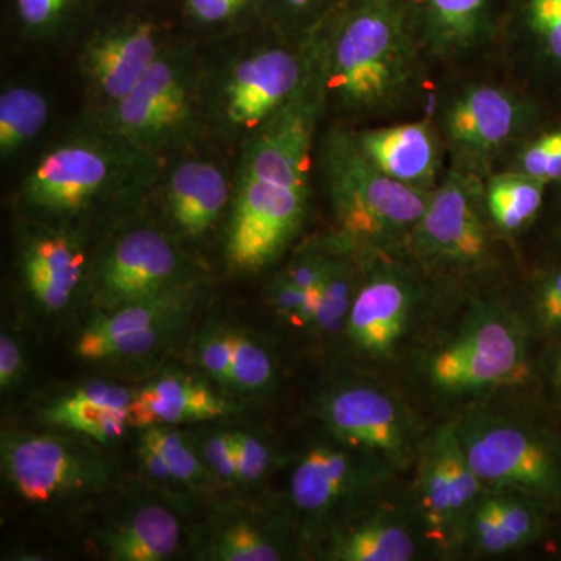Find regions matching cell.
<instances>
[{
  "label": "cell",
  "mask_w": 561,
  "mask_h": 561,
  "mask_svg": "<svg viewBox=\"0 0 561 561\" xmlns=\"http://www.w3.org/2000/svg\"><path fill=\"white\" fill-rule=\"evenodd\" d=\"M327 114L317 50L311 72L297 94L236 151L224 242L231 272L264 271L301 231L311 203L319 128Z\"/></svg>",
  "instance_id": "cell-1"
},
{
  "label": "cell",
  "mask_w": 561,
  "mask_h": 561,
  "mask_svg": "<svg viewBox=\"0 0 561 561\" xmlns=\"http://www.w3.org/2000/svg\"><path fill=\"white\" fill-rule=\"evenodd\" d=\"M328 113L382 116L411 98L421 49L405 0H342L316 32Z\"/></svg>",
  "instance_id": "cell-2"
},
{
  "label": "cell",
  "mask_w": 561,
  "mask_h": 561,
  "mask_svg": "<svg viewBox=\"0 0 561 561\" xmlns=\"http://www.w3.org/2000/svg\"><path fill=\"white\" fill-rule=\"evenodd\" d=\"M164 162L84 116L24 173L18 202L33 219L84 230L92 216L146 203Z\"/></svg>",
  "instance_id": "cell-3"
},
{
  "label": "cell",
  "mask_w": 561,
  "mask_h": 561,
  "mask_svg": "<svg viewBox=\"0 0 561 561\" xmlns=\"http://www.w3.org/2000/svg\"><path fill=\"white\" fill-rule=\"evenodd\" d=\"M316 58V33L309 38L236 33L202 54L203 138L238 151L291 101Z\"/></svg>",
  "instance_id": "cell-4"
},
{
  "label": "cell",
  "mask_w": 561,
  "mask_h": 561,
  "mask_svg": "<svg viewBox=\"0 0 561 561\" xmlns=\"http://www.w3.org/2000/svg\"><path fill=\"white\" fill-rule=\"evenodd\" d=\"M412 370L432 400L465 411L529 381V327L501 301L472 300L416 345Z\"/></svg>",
  "instance_id": "cell-5"
},
{
  "label": "cell",
  "mask_w": 561,
  "mask_h": 561,
  "mask_svg": "<svg viewBox=\"0 0 561 561\" xmlns=\"http://www.w3.org/2000/svg\"><path fill=\"white\" fill-rule=\"evenodd\" d=\"M316 165L334 234L362 251H404L431 192L398 183L376 168L345 125H334L321 135Z\"/></svg>",
  "instance_id": "cell-6"
},
{
  "label": "cell",
  "mask_w": 561,
  "mask_h": 561,
  "mask_svg": "<svg viewBox=\"0 0 561 561\" xmlns=\"http://www.w3.org/2000/svg\"><path fill=\"white\" fill-rule=\"evenodd\" d=\"M202 51L172 41L119 103L90 117L140 150L169 160L203 138Z\"/></svg>",
  "instance_id": "cell-7"
},
{
  "label": "cell",
  "mask_w": 561,
  "mask_h": 561,
  "mask_svg": "<svg viewBox=\"0 0 561 561\" xmlns=\"http://www.w3.org/2000/svg\"><path fill=\"white\" fill-rule=\"evenodd\" d=\"M465 456L486 490L561 502V445L548 431L485 402L453 420Z\"/></svg>",
  "instance_id": "cell-8"
},
{
  "label": "cell",
  "mask_w": 561,
  "mask_h": 561,
  "mask_svg": "<svg viewBox=\"0 0 561 561\" xmlns=\"http://www.w3.org/2000/svg\"><path fill=\"white\" fill-rule=\"evenodd\" d=\"M434 280L440 279L421 271L404 251H367L364 278L343 331L354 356L381 367L400 359L432 311Z\"/></svg>",
  "instance_id": "cell-9"
},
{
  "label": "cell",
  "mask_w": 561,
  "mask_h": 561,
  "mask_svg": "<svg viewBox=\"0 0 561 561\" xmlns=\"http://www.w3.org/2000/svg\"><path fill=\"white\" fill-rule=\"evenodd\" d=\"M404 253L440 280L471 278L494 268V228L483 201V180L446 169L405 241Z\"/></svg>",
  "instance_id": "cell-10"
},
{
  "label": "cell",
  "mask_w": 561,
  "mask_h": 561,
  "mask_svg": "<svg viewBox=\"0 0 561 561\" xmlns=\"http://www.w3.org/2000/svg\"><path fill=\"white\" fill-rule=\"evenodd\" d=\"M319 416L335 442L381 460L398 474L419 460L423 424L397 391L375 379H348L324 393Z\"/></svg>",
  "instance_id": "cell-11"
},
{
  "label": "cell",
  "mask_w": 561,
  "mask_h": 561,
  "mask_svg": "<svg viewBox=\"0 0 561 561\" xmlns=\"http://www.w3.org/2000/svg\"><path fill=\"white\" fill-rule=\"evenodd\" d=\"M202 275L186 247L157 221L125 225L91 261L92 302L102 312Z\"/></svg>",
  "instance_id": "cell-12"
},
{
  "label": "cell",
  "mask_w": 561,
  "mask_h": 561,
  "mask_svg": "<svg viewBox=\"0 0 561 561\" xmlns=\"http://www.w3.org/2000/svg\"><path fill=\"white\" fill-rule=\"evenodd\" d=\"M485 486L465 456L453 421L427 435L413 482V512L424 542L443 556L467 548L468 526Z\"/></svg>",
  "instance_id": "cell-13"
},
{
  "label": "cell",
  "mask_w": 561,
  "mask_h": 561,
  "mask_svg": "<svg viewBox=\"0 0 561 561\" xmlns=\"http://www.w3.org/2000/svg\"><path fill=\"white\" fill-rule=\"evenodd\" d=\"M531 117L530 103L500 84L471 83L443 105L438 130L449 168L485 180L491 165L519 140Z\"/></svg>",
  "instance_id": "cell-14"
},
{
  "label": "cell",
  "mask_w": 561,
  "mask_h": 561,
  "mask_svg": "<svg viewBox=\"0 0 561 561\" xmlns=\"http://www.w3.org/2000/svg\"><path fill=\"white\" fill-rule=\"evenodd\" d=\"M339 443V442H337ZM398 472L350 446L319 445L302 454L290 479V496L305 518L324 522L335 513L375 507Z\"/></svg>",
  "instance_id": "cell-15"
},
{
  "label": "cell",
  "mask_w": 561,
  "mask_h": 561,
  "mask_svg": "<svg viewBox=\"0 0 561 561\" xmlns=\"http://www.w3.org/2000/svg\"><path fill=\"white\" fill-rule=\"evenodd\" d=\"M171 43L165 28L146 18H124L92 32L77 54L84 116H101L119 103Z\"/></svg>",
  "instance_id": "cell-16"
},
{
  "label": "cell",
  "mask_w": 561,
  "mask_h": 561,
  "mask_svg": "<svg viewBox=\"0 0 561 561\" xmlns=\"http://www.w3.org/2000/svg\"><path fill=\"white\" fill-rule=\"evenodd\" d=\"M10 485L35 504L92 493L110 481L111 465L98 449L60 435H21L2 445Z\"/></svg>",
  "instance_id": "cell-17"
},
{
  "label": "cell",
  "mask_w": 561,
  "mask_h": 561,
  "mask_svg": "<svg viewBox=\"0 0 561 561\" xmlns=\"http://www.w3.org/2000/svg\"><path fill=\"white\" fill-rule=\"evenodd\" d=\"M232 173L197 149L169 158L147 195L162 227L181 243L201 242L219 221L228 219Z\"/></svg>",
  "instance_id": "cell-18"
},
{
  "label": "cell",
  "mask_w": 561,
  "mask_h": 561,
  "mask_svg": "<svg viewBox=\"0 0 561 561\" xmlns=\"http://www.w3.org/2000/svg\"><path fill=\"white\" fill-rule=\"evenodd\" d=\"M20 275L33 300L46 311H61L88 286L87 230L28 217L20 239Z\"/></svg>",
  "instance_id": "cell-19"
},
{
  "label": "cell",
  "mask_w": 561,
  "mask_h": 561,
  "mask_svg": "<svg viewBox=\"0 0 561 561\" xmlns=\"http://www.w3.org/2000/svg\"><path fill=\"white\" fill-rule=\"evenodd\" d=\"M353 135L365 157L398 183L432 192L445 176V142L430 121L353 130Z\"/></svg>",
  "instance_id": "cell-20"
},
{
  "label": "cell",
  "mask_w": 561,
  "mask_h": 561,
  "mask_svg": "<svg viewBox=\"0 0 561 561\" xmlns=\"http://www.w3.org/2000/svg\"><path fill=\"white\" fill-rule=\"evenodd\" d=\"M203 286L205 279L198 275L160 294L102 312V317L81 332L77 341V354L81 359L101 360L103 351L117 339L165 324L181 323L201 298Z\"/></svg>",
  "instance_id": "cell-21"
},
{
  "label": "cell",
  "mask_w": 561,
  "mask_h": 561,
  "mask_svg": "<svg viewBox=\"0 0 561 561\" xmlns=\"http://www.w3.org/2000/svg\"><path fill=\"white\" fill-rule=\"evenodd\" d=\"M408 9L424 55L460 60L481 46L489 33L491 0H413Z\"/></svg>",
  "instance_id": "cell-22"
},
{
  "label": "cell",
  "mask_w": 561,
  "mask_h": 561,
  "mask_svg": "<svg viewBox=\"0 0 561 561\" xmlns=\"http://www.w3.org/2000/svg\"><path fill=\"white\" fill-rule=\"evenodd\" d=\"M424 538L415 516L381 505L368 508L335 534L330 557L341 561H411Z\"/></svg>",
  "instance_id": "cell-23"
},
{
  "label": "cell",
  "mask_w": 561,
  "mask_h": 561,
  "mask_svg": "<svg viewBox=\"0 0 561 561\" xmlns=\"http://www.w3.org/2000/svg\"><path fill=\"white\" fill-rule=\"evenodd\" d=\"M228 402L208 386L186 376L168 375L133 394L128 424L138 430L173 426L219 419L228 412Z\"/></svg>",
  "instance_id": "cell-24"
},
{
  "label": "cell",
  "mask_w": 561,
  "mask_h": 561,
  "mask_svg": "<svg viewBox=\"0 0 561 561\" xmlns=\"http://www.w3.org/2000/svg\"><path fill=\"white\" fill-rule=\"evenodd\" d=\"M133 391L116 383L92 381L55 401L44 412L46 421L65 430L80 432L92 440H117L128 424Z\"/></svg>",
  "instance_id": "cell-25"
},
{
  "label": "cell",
  "mask_w": 561,
  "mask_h": 561,
  "mask_svg": "<svg viewBox=\"0 0 561 561\" xmlns=\"http://www.w3.org/2000/svg\"><path fill=\"white\" fill-rule=\"evenodd\" d=\"M180 524L161 505H144L106 534L103 546L110 559L161 561L179 548Z\"/></svg>",
  "instance_id": "cell-26"
},
{
  "label": "cell",
  "mask_w": 561,
  "mask_h": 561,
  "mask_svg": "<svg viewBox=\"0 0 561 561\" xmlns=\"http://www.w3.org/2000/svg\"><path fill=\"white\" fill-rule=\"evenodd\" d=\"M337 236V234H335ZM339 238V236H337ZM341 239V247L323 280L312 291L316 298V317L312 331L321 337L343 334L354 298L364 278L365 253Z\"/></svg>",
  "instance_id": "cell-27"
},
{
  "label": "cell",
  "mask_w": 561,
  "mask_h": 561,
  "mask_svg": "<svg viewBox=\"0 0 561 561\" xmlns=\"http://www.w3.org/2000/svg\"><path fill=\"white\" fill-rule=\"evenodd\" d=\"M548 184L523 172L490 173L483 180V201L494 231L512 236L524 230L540 213Z\"/></svg>",
  "instance_id": "cell-28"
},
{
  "label": "cell",
  "mask_w": 561,
  "mask_h": 561,
  "mask_svg": "<svg viewBox=\"0 0 561 561\" xmlns=\"http://www.w3.org/2000/svg\"><path fill=\"white\" fill-rule=\"evenodd\" d=\"M50 119L47 95L32 84H9L0 92V160L9 164L28 149Z\"/></svg>",
  "instance_id": "cell-29"
},
{
  "label": "cell",
  "mask_w": 561,
  "mask_h": 561,
  "mask_svg": "<svg viewBox=\"0 0 561 561\" xmlns=\"http://www.w3.org/2000/svg\"><path fill=\"white\" fill-rule=\"evenodd\" d=\"M283 542L254 523L225 524L209 542L206 557L219 561H276L284 559Z\"/></svg>",
  "instance_id": "cell-30"
},
{
  "label": "cell",
  "mask_w": 561,
  "mask_h": 561,
  "mask_svg": "<svg viewBox=\"0 0 561 561\" xmlns=\"http://www.w3.org/2000/svg\"><path fill=\"white\" fill-rule=\"evenodd\" d=\"M140 442L153 446L161 453L175 482L183 483L191 489L205 483L206 468L208 467L203 465L192 443L180 432L168 430L164 426H150L144 430Z\"/></svg>",
  "instance_id": "cell-31"
},
{
  "label": "cell",
  "mask_w": 561,
  "mask_h": 561,
  "mask_svg": "<svg viewBox=\"0 0 561 561\" xmlns=\"http://www.w3.org/2000/svg\"><path fill=\"white\" fill-rule=\"evenodd\" d=\"M83 0H16L22 33L33 41L60 38L68 31Z\"/></svg>",
  "instance_id": "cell-32"
},
{
  "label": "cell",
  "mask_w": 561,
  "mask_h": 561,
  "mask_svg": "<svg viewBox=\"0 0 561 561\" xmlns=\"http://www.w3.org/2000/svg\"><path fill=\"white\" fill-rule=\"evenodd\" d=\"M273 378L275 368L268 351L249 335L236 332L231 386L245 391L264 390Z\"/></svg>",
  "instance_id": "cell-33"
},
{
  "label": "cell",
  "mask_w": 561,
  "mask_h": 561,
  "mask_svg": "<svg viewBox=\"0 0 561 561\" xmlns=\"http://www.w3.org/2000/svg\"><path fill=\"white\" fill-rule=\"evenodd\" d=\"M260 0H186L187 20L203 31L236 35Z\"/></svg>",
  "instance_id": "cell-34"
},
{
  "label": "cell",
  "mask_w": 561,
  "mask_h": 561,
  "mask_svg": "<svg viewBox=\"0 0 561 561\" xmlns=\"http://www.w3.org/2000/svg\"><path fill=\"white\" fill-rule=\"evenodd\" d=\"M342 2L339 0H271L279 33L309 38Z\"/></svg>",
  "instance_id": "cell-35"
},
{
  "label": "cell",
  "mask_w": 561,
  "mask_h": 561,
  "mask_svg": "<svg viewBox=\"0 0 561 561\" xmlns=\"http://www.w3.org/2000/svg\"><path fill=\"white\" fill-rule=\"evenodd\" d=\"M508 169L546 184L561 180V130L545 133L523 144Z\"/></svg>",
  "instance_id": "cell-36"
},
{
  "label": "cell",
  "mask_w": 561,
  "mask_h": 561,
  "mask_svg": "<svg viewBox=\"0 0 561 561\" xmlns=\"http://www.w3.org/2000/svg\"><path fill=\"white\" fill-rule=\"evenodd\" d=\"M526 21L546 57L561 66V0H526Z\"/></svg>",
  "instance_id": "cell-37"
},
{
  "label": "cell",
  "mask_w": 561,
  "mask_h": 561,
  "mask_svg": "<svg viewBox=\"0 0 561 561\" xmlns=\"http://www.w3.org/2000/svg\"><path fill=\"white\" fill-rule=\"evenodd\" d=\"M268 297L273 308L284 319L290 320L295 327L312 328L316 317V298L312 291L301 289L279 273L268 287Z\"/></svg>",
  "instance_id": "cell-38"
},
{
  "label": "cell",
  "mask_w": 561,
  "mask_h": 561,
  "mask_svg": "<svg viewBox=\"0 0 561 561\" xmlns=\"http://www.w3.org/2000/svg\"><path fill=\"white\" fill-rule=\"evenodd\" d=\"M531 313L542 332L561 335V268L538 280L531 294Z\"/></svg>",
  "instance_id": "cell-39"
},
{
  "label": "cell",
  "mask_w": 561,
  "mask_h": 561,
  "mask_svg": "<svg viewBox=\"0 0 561 561\" xmlns=\"http://www.w3.org/2000/svg\"><path fill=\"white\" fill-rule=\"evenodd\" d=\"M236 332L216 331L202 342L198 359L210 378L231 386Z\"/></svg>",
  "instance_id": "cell-40"
},
{
  "label": "cell",
  "mask_w": 561,
  "mask_h": 561,
  "mask_svg": "<svg viewBox=\"0 0 561 561\" xmlns=\"http://www.w3.org/2000/svg\"><path fill=\"white\" fill-rule=\"evenodd\" d=\"M238 481L254 483L261 481L271 467V449L253 435L234 432Z\"/></svg>",
  "instance_id": "cell-41"
},
{
  "label": "cell",
  "mask_w": 561,
  "mask_h": 561,
  "mask_svg": "<svg viewBox=\"0 0 561 561\" xmlns=\"http://www.w3.org/2000/svg\"><path fill=\"white\" fill-rule=\"evenodd\" d=\"M206 467L224 481H238L234 432H216L202 443Z\"/></svg>",
  "instance_id": "cell-42"
},
{
  "label": "cell",
  "mask_w": 561,
  "mask_h": 561,
  "mask_svg": "<svg viewBox=\"0 0 561 561\" xmlns=\"http://www.w3.org/2000/svg\"><path fill=\"white\" fill-rule=\"evenodd\" d=\"M24 368V353L21 345L11 335L3 332L0 337V386L10 389L20 379Z\"/></svg>",
  "instance_id": "cell-43"
},
{
  "label": "cell",
  "mask_w": 561,
  "mask_h": 561,
  "mask_svg": "<svg viewBox=\"0 0 561 561\" xmlns=\"http://www.w3.org/2000/svg\"><path fill=\"white\" fill-rule=\"evenodd\" d=\"M538 371L561 405V335L542 354Z\"/></svg>",
  "instance_id": "cell-44"
},
{
  "label": "cell",
  "mask_w": 561,
  "mask_h": 561,
  "mask_svg": "<svg viewBox=\"0 0 561 561\" xmlns=\"http://www.w3.org/2000/svg\"><path fill=\"white\" fill-rule=\"evenodd\" d=\"M139 457L142 461V468L147 474L150 476L153 481L171 483L175 482L171 470H169L168 463H165L164 457L153 446L147 445V443L140 442Z\"/></svg>",
  "instance_id": "cell-45"
}]
</instances>
